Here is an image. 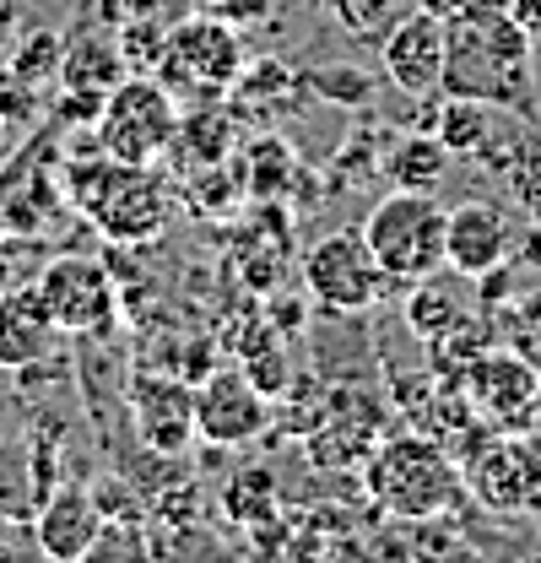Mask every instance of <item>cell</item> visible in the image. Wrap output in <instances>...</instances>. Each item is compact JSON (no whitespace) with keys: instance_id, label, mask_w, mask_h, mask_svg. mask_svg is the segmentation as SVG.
<instances>
[{"instance_id":"obj_1","label":"cell","mask_w":541,"mask_h":563,"mask_svg":"<svg viewBox=\"0 0 541 563\" xmlns=\"http://www.w3.org/2000/svg\"><path fill=\"white\" fill-rule=\"evenodd\" d=\"M531 49L537 44L509 16V0H466V11L450 16V55H444V87L439 92L493 103V109L537 125Z\"/></svg>"},{"instance_id":"obj_2","label":"cell","mask_w":541,"mask_h":563,"mask_svg":"<svg viewBox=\"0 0 541 563\" xmlns=\"http://www.w3.org/2000/svg\"><path fill=\"white\" fill-rule=\"evenodd\" d=\"M363 493L379 515L390 520H433V515H455L466 498V472L461 461L444 450V439L433 433H390L363 455Z\"/></svg>"},{"instance_id":"obj_3","label":"cell","mask_w":541,"mask_h":563,"mask_svg":"<svg viewBox=\"0 0 541 563\" xmlns=\"http://www.w3.org/2000/svg\"><path fill=\"white\" fill-rule=\"evenodd\" d=\"M66 196L114 244H146L168 222V190H163L157 163H120V157L98 152L92 163L66 168Z\"/></svg>"},{"instance_id":"obj_4","label":"cell","mask_w":541,"mask_h":563,"mask_svg":"<svg viewBox=\"0 0 541 563\" xmlns=\"http://www.w3.org/2000/svg\"><path fill=\"white\" fill-rule=\"evenodd\" d=\"M244 38L233 22H222L217 11H201V16H185L179 27L163 33V49H157V66L152 76L185 103H217L222 92H233L239 70H244Z\"/></svg>"},{"instance_id":"obj_5","label":"cell","mask_w":541,"mask_h":563,"mask_svg":"<svg viewBox=\"0 0 541 563\" xmlns=\"http://www.w3.org/2000/svg\"><path fill=\"white\" fill-rule=\"evenodd\" d=\"M179 114L185 103L152 76V70H131L125 81H114L98 103V152L120 157V163H157L168 146H174V131H179Z\"/></svg>"},{"instance_id":"obj_6","label":"cell","mask_w":541,"mask_h":563,"mask_svg":"<svg viewBox=\"0 0 541 563\" xmlns=\"http://www.w3.org/2000/svg\"><path fill=\"white\" fill-rule=\"evenodd\" d=\"M357 228H363L379 272L396 277L401 287L417 277H433L444 266V207L433 201V190H396Z\"/></svg>"},{"instance_id":"obj_7","label":"cell","mask_w":541,"mask_h":563,"mask_svg":"<svg viewBox=\"0 0 541 563\" xmlns=\"http://www.w3.org/2000/svg\"><path fill=\"white\" fill-rule=\"evenodd\" d=\"M303 287L331 314H363V309L385 303L390 287H401V282L379 272L363 228H331L303 250Z\"/></svg>"},{"instance_id":"obj_8","label":"cell","mask_w":541,"mask_h":563,"mask_svg":"<svg viewBox=\"0 0 541 563\" xmlns=\"http://www.w3.org/2000/svg\"><path fill=\"white\" fill-rule=\"evenodd\" d=\"M461 390L472 396L476 418L498 433H541V368L515 347H493L461 374Z\"/></svg>"},{"instance_id":"obj_9","label":"cell","mask_w":541,"mask_h":563,"mask_svg":"<svg viewBox=\"0 0 541 563\" xmlns=\"http://www.w3.org/2000/svg\"><path fill=\"white\" fill-rule=\"evenodd\" d=\"M461 472L466 493L487 515H541V450L531 444V433H493Z\"/></svg>"},{"instance_id":"obj_10","label":"cell","mask_w":541,"mask_h":563,"mask_svg":"<svg viewBox=\"0 0 541 563\" xmlns=\"http://www.w3.org/2000/svg\"><path fill=\"white\" fill-rule=\"evenodd\" d=\"M33 287L66 336H103L120 314V282L109 272V261H92V255H55Z\"/></svg>"},{"instance_id":"obj_11","label":"cell","mask_w":541,"mask_h":563,"mask_svg":"<svg viewBox=\"0 0 541 563\" xmlns=\"http://www.w3.org/2000/svg\"><path fill=\"white\" fill-rule=\"evenodd\" d=\"M270 396L244 368H206L196 379V439L217 450H244L266 433Z\"/></svg>"},{"instance_id":"obj_12","label":"cell","mask_w":541,"mask_h":563,"mask_svg":"<svg viewBox=\"0 0 541 563\" xmlns=\"http://www.w3.org/2000/svg\"><path fill=\"white\" fill-rule=\"evenodd\" d=\"M131 422L141 450L152 455H185L196 444V385L174 368L135 374L131 385Z\"/></svg>"},{"instance_id":"obj_13","label":"cell","mask_w":541,"mask_h":563,"mask_svg":"<svg viewBox=\"0 0 541 563\" xmlns=\"http://www.w3.org/2000/svg\"><path fill=\"white\" fill-rule=\"evenodd\" d=\"M444 55H450V22L444 16H428V11L396 16L390 33L379 38L385 76L401 87L406 98H439V87H444Z\"/></svg>"},{"instance_id":"obj_14","label":"cell","mask_w":541,"mask_h":563,"mask_svg":"<svg viewBox=\"0 0 541 563\" xmlns=\"http://www.w3.org/2000/svg\"><path fill=\"white\" fill-rule=\"evenodd\" d=\"M60 483L55 433H0V526H27L44 493Z\"/></svg>"},{"instance_id":"obj_15","label":"cell","mask_w":541,"mask_h":563,"mask_svg":"<svg viewBox=\"0 0 541 563\" xmlns=\"http://www.w3.org/2000/svg\"><path fill=\"white\" fill-rule=\"evenodd\" d=\"M515 255V222L493 201H461L444 207V266L466 282L498 272Z\"/></svg>"},{"instance_id":"obj_16","label":"cell","mask_w":541,"mask_h":563,"mask_svg":"<svg viewBox=\"0 0 541 563\" xmlns=\"http://www.w3.org/2000/svg\"><path fill=\"white\" fill-rule=\"evenodd\" d=\"M103 537V509H98V493L81 488V483H55L44 493V504L33 509V548L55 563H81L92 559Z\"/></svg>"},{"instance_id":"obj_17","label":"cell","mask_w":541,"mask_h":563,"mask_svg":"<svg viewBox=\"0 0 541 563\" xmlns=\"http://www.w3.org/2000/svg\"><path fill=\"white\" fill-rule=\"evenodd\" d=\"M60 325L49 314V303L38 298V287L11 282L0 287V374H16L27 363L60 357Z\"/></svg>"},{"instance_id":"obj_18","label":"cell","mask_w":541,"mask_h":563,"mask_svg":"<svg viewBox=\"0 0 541 563\" xmlns=\"http://www.w3.org/2000/svg\"><path fill=\"white\" fill-rule=\"evenodd\" d=\"M472 287L461 272H450V266H439L433 277H417L406 282V331L417 336V342H433L439 331H450L455 320H466L472 314Z\"/></svg>"},{"instance_id":"obj_19","label":"cell","mask_w":541,"mask_h":563,"mask_svg":"<svg viewBox=\"0 0 541 563\" xmlns=\"http://www.w3.org/2000/svg\"><path fill=\"white\" fill-rule=\"evenodd\" d=\"M498 120H504V109H493V103H476V98H450L444 92V103L433 109V136L444 141L455 157H476L487 136L498 131Z\"/></svg>"},{"instance_id":"obj_20","label":"cell","mask_w":541,"mask_h":563,"mask_svg":"<svg viewBox=\"0 0 541 563\" xmlns=\"http://www.w3.org/2000/svg\"><path fill=\"white\" fill-rule=\"evenodd\" d=\"M450 157H455V152L433 136V131H411V136L396 141L385 174L396 179V190H439V185L450 179Z\"/></svg>"},{"instance_id":"obj_21","label":"cell","mask_w":541,"mask_h":563,"mask_svg":"<svg viewBox=\"0 0 541 563\" xmlns=\"http://www.w3.org/2000/svg\"><path fill=\"white\" fill-rule=\"evenodd\" d=\"M60 76H66L70 92L103 98L114 81H125V55L109 38H76V44L60 49Z\"/></svg>"},{"instance_id":"obj_22","label":"cell","mask_w":541,"mask_h":563,"mask_svg":"<svg viewBox=\"0 0 541 563\" xmlns=\"http://www.w3.org/2000/svg\"><path fill=\"white\" fill-rule=\"evenodd\" d=\"M422 347H428V374H433V379H461L476 357L493 347V325L472 309L466 320H455L450 331H439V336L422 342Z\"/></svg>"},{"instance_id":"obj_23","label":"cell","mask_w":541,"mask_h":563,"mask_svg":"<svg viewBox=\"0 0 541 563\" xmlns=\"http://www.w3.org/2000/svg\"><path fill=\"white\" fill-rule=\"evenodd\" d=\"M239 179H244V196L276 201L292 185V152H287V141H276V136L250 141L244 157H239Z\"/></svg>"},{"instance_id":"obj_24","label":"cell","mask_w":541,"mask_h":563,"mask_svg":"<svg viewBox=\"0 0 541 563\" xmlns=\"http://www.w3.org/2000/svg\"><path fill=\"white\" fill-rule=\"evenodd\" d=\"M346 38H385L401 0H320Z\"/></svg>"},{"instance_id":"obj_25","label":"cell","mask_w":541,"mask_h":563,"mask_svg":"<svg viewBox=\"0 0 541 563\" xmlns=\"http://www.w3.org/2000/svg\"><path fill=\"white\" fill-rule=\"evenodd\" d=\"M309 87L325 98V103H341V109H368L374 103V76L357 66H320L309 70Z\"/></svg>"},{"instance_id":"obj_26","label":"cell","mask_w":541,"mask_h":563,"mask_svg":"<svg viewBox=\"0 0 541 563\" xmlns=\"http://www.w3.org/2000/svg\"><path fill=\"white\" fill-rule=\"evenodd\" d=\"M190 201H196V211H206L211 222H222L228 211L244 201V179L228 174L222 163H206L201 174H196V185H190Z\"/></svg>"},{"instance_id":"obj_27","label":"cell","mask_w":541,"mask_h":563,"mask_svg":"<svg viewBox=\"0 0 541 563\" xmlns=\"http://www.w3.org/2000/svg\"><path fill=\"white\" fill-rule=\"evenodd\" d=\"M509 190H515V201L541 217V131L531 125V136L520 146V157H515V168H509Z\"/></svg>"},{"instance_id":"obj_28","label":"cell","mask_w":541,"mask_h":563,"mask_svg":"<svg viewBox=\"0 0 541 563\" xmlns=\"http://www.w3.org/2000/svg\"><path fill=\"white\" fill-rule=\"evenodd\" d=\"M504 336H509V347L526 352L531 363L541 368V292L537 298H520L515 309H509V325H504Z\"/></svg>"},{"instance_id":"obj_29","label":"cell","mask_w":541,"mask_h":563,"mask_svg":"<svg viewBox=\"0 0 541 563\" xmlns=\"http://www.w3.org/2000/svg\"><path fill=\"white\" fill-rule=\"evenodd\" d=\"M60 49H66V44H60L55 33H38V38H33V49H22V55H16V76H27V81H33V76H44V70H60Z\"/></svg>"},{"instance_id":"obj_30","label":"cell","mask_w":541,"mask_h":563,"mask_svg":"<svg viewBox=\"0 0 541 563\" xmlns=\"http://www.w3.org/2000/svg\"><path fill=\"white\" fill-rule=\"evenodd\" d=\"M281 81H287V66H281V60H255V66L244 60V70H239V81H233V87L261 98V92H281Z\"/></svg>"},{"instance_id":"obj_31","label":"cell","mask_w":541,"mask_h":563,"mask_svg":"<svg viewBox=\"0 0 541 563\" xmlns=\"http://www.w3.org/2000/svg\"><path fill=\"white\" fill-rule=\"evenodd\" d=\"M411 11H428V16H455V11H466V0H411Z\"/></svg>"},{"instance_id":"obj_32","label":"cell","mask_w":541,"mask_h":563,"mask_svg":"<svg viewBox=\"0 0 541 563\" xmlns=\"http://www.w3.org/2000/svg\"><path fill=\"white\" fill-rule=\"evenodd\" d=\"M11 282H16L11 277V261H5V250H0V287H11Z\"/></svg>"},{"instance_id":"obj_33","label":"cell","mask_w":541,"mask_h":563,"mask_svg":"<svg viewBox=\"0 0 541 563\" xmlns=\"http://www.w3.org/2000/svg\"><path fill=\"white\" fill-rule=\"evenodd\" d=\"M5 125H11V120H5V114H0V146H5V136H11V131H5Z\"/></svg>"},{"instance_id":"obj_34","label":"cell","mask_w":541,"mask_h":563,"mask_svg":"<svg viewBox=\"0 0 541 563\" xmlns=\"http://www.w3.org/2000/svg\"><path fill=\"white\" fill-rule=\"evenodd\" d=\"M206 5H211V0H206Z\"/></svg>"}]
</instances>
